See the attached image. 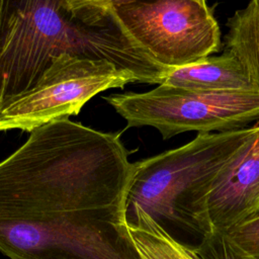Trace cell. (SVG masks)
I'll return each mask as SVG.
<instances>
[{
    "mask_svg": "<svg viewBox=\"0 0 259 259\" xmlns=\"http://www.w3.org/2000/svg\"><path fill=\"white\" fill-rule=\"evenodd\" d=\"M63 54L106 60L139 83L162 84L170 71L126 31L111 4L92 0H3L0 111L30 90Z\"/></svg>",
    "mask_w": 259,
    "mask_h": 259,
    "instance_id": "7a4b0ae2",
    "label": "cell"
},
{
    "mask_svg": "<svg viewBox=\"0 0 259 259\" xmlns=\"http://www.w3.org/2000/svg\"><path fill=\"white\" fill-rule=\"evenodd\" d=\"M162 84L193 91L257 90L241 63L229 52L172 69Z\"/></svg>",
    "mask_w": 259,
    "mask_h": 259,
    "instance_id": "ba28073f",
    "label": "cell"
},
{
    "mask_svg": "<svg viewBox=\"0 0 259 259\" xmlns=\"http://www.w3.org/2000/svg\"><path fill=\"white\" fill-rule=\"evenodd\" d=\"M0 162V252L9 259H140L119 135L61 118Z\"/></svg>",
    "mask_w": 259,
    "mask_h": 259,
    "instance_id": "6da1fadb",
    "label": "cell"
},
{
    "mask_svg": "<svg viewBox=\"0 0 259 259\" xmlns=\"http://www.w3.org/2000/svg\"><path fill=\"white\" fill-rule=\"evenodd\" d=\"M127 127L152 126L164 140L184 132H228L259 120V90L193 91L159 84L143 93L103 97Z\"/></svg>",
    "mask_w": 259,
    "mask_h": 259,
    "instance_id": "277c9868",
    "label": "cell"
},
{
    "mask_svg": "<svg viewBox=\"0 0 259 259\" xmlns=\"http://www.w3.org/2000/svg\"><path fill=\"white\" fill-rule=\"evenodd\" d=\"M2 1L3 0H0V10H1V6H2Z\"/></svg>",
    "mask_w": 259,
    "mask_h": 259,
    "instance_id": "9a60e30c",
    "label": "cell"
},
{
    "mask_svg": "<svg viewBox=\"0 0 259 259\" xmlns=\"http://www.w3.org/2000/svg\"><path fill=\"white\" fill-rule=\"evenodd\" d=\"M226 52L243 66L250 81L259 90V0H250L228 20Z\"/></svg>",
    "mask_w": 259,
    "mask_h": 259,
    "instance_id": "30bf717a",
    "label": "cell"
},
{
    "mask_svg": "<svg viewBox=\"0 0 259 259\" xmlns=\"http://www.w3.org/2000/svg\"><path fill=\"white\" fill-rule=\"evenodd\" d=\"M259 210V124L242 150L201 183L182 210L184 227L202 236L224 234Z\"/></svg>",
    "mask_w": 259,
    "mask_h": 259,
    "instance_id": "52a82bcc",
    "label": "cell"
},
{
    "mask_svg": "<svg viewBox=\"0 0 259 259\" xmlns=\"http://www.w3.org/2000/svg\"><path fill=\"white\" fill-rule=\"evenodd\" d=\"M125 217L130 236L140 259H203L195 247L175 240L144 210L135 209Z\"/></svg>",
    "mask_w": 259,
    "mask_h": 259,
    "instance_id": "9c48e42d",
    "label": "cell"
},
{
    "mask_svg": "<svg viewBox=\"0 0 259 259\" xmlns=\"http://www.w3.org/2000/svg\"><path fill=\"white\" fill-rule=\"evenodd\" d=\"M137 78L106 60L63 54L56 57L37 83L0 111V132L33 128L77 114L96 94L123 88Z\"/></svg>",
    "mask_w": 259,
    "mask_h": 259,
    "instance_id": "8992f818",
    "label": "cell"
},
{
    "mask_svg": "<svg viewBox=\"0 0 259 259\" xmlns=\"http://www.w3.org/2000/svg\"><path fill=\"white\" fill-rule=\"evenodd\" d=\"M114 9L130 35L169 70L220 50V26L205 0H137Z\"/></svg>",
    "mask_w": 259,
    "mask_h": 259,
    "instance_id": "5b68a950",
    "label": "cell"
},
{
    "mask_svg": "<svg viewBox=\"0 0 259 259\" xmlns=\"http://www.w3.org/2000/svg\"><path fill=\"white\" fill-rule=\"evenodd\" d=\"M221 235L244 259H259V210Z\"/></svg>",
    "mask_w": 259,
    "mask_h": 259,
    "instance_id": "8fae6325",
    "label": "cell"
},
{
    "mask_svg": "<svg viewBox=\"0 0 259 259\" xmlns=\"http://www.w3.org/2000/svg\"><path fill=\"white\" fill-rule=\"evenodd\" d=\"M195 250L203 259H244L238 255L228 244L223 235L202 236Z\"/></svg>",
    "mask_w": 259,
    "mask_h": 259,
    "instance_id": "7c38bea8",
    "label": "cell"
},
{
    "mask_svg": "<svg viewBox=\"0 0 259 259\" xmlns=\"http://www.w3.org/2000/svg\"><path fill=\"white\" fill-rule=\"evenodd\" d=\"M135 1H137V0H110V4L113 7H116V6H120V5L132 3V2H135Z\"/></svg>",
    "mask_w": 259,
    "mask_h": 259,
    "instance_id": "4fadbf2b",
    "label": "cell"
},
{
    "mask_svg": "<svg viewBox=\"0 0 259 259\" xmlns=\"http://www.w3.org/2000/svg\"><path fill=\"white\" fill-rule=\"evenodd\" d=\"M97 3H102V4H110V0H92Z\"/></svg>",
    "mask_w": 259,
    "mask_h": 259,
    "instance_id": "5bb4252c",
    "label": "cell"
},
{
    "mask_svg": "<svg viewBox=\"0 0 259 259\" xmlns=\"http://www.w3.org/2000/svg\"><path fill=\"white\" fill-rule=\"evenodd\" d=\"M258 124L218 133H197L189 143L134 163L125 214L142 209L159 223L184 226L183 206L189 195L214 176L250 141Z\"/></svg>",
    "mask_w": 259,
    "mask_h": 259,
    "instance_id": "3957f363",
    "label": "cell"
}]
</instances>
